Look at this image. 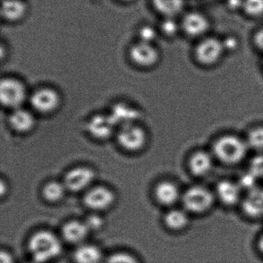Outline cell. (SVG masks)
<instances>
[{
  "label": "cell",
  "instance_id": "35",
  "mask_svg": "<svg viewBox=\"0 0 263 263\" xmlns=\"http://www.w3.org/2000/svg\"><path fill=\"white\" fill-rule=\"evenodd\" d=\"M0 263H14V260L10 252L2 251L0 253Z\"/></svg>",
  "mask_w": 263,
  "mask_h": 263
},
{
  "label": "cell",
  "instance_id": "34",
  "mask_svg": "<svg viewBox=\"0 0 263 263\" xmlns=\"http://www.w3.org/2000/svg\"><path fill=\"white\" fill-rule=\"evenodd\" d=\"M85 223L88 227L89 230H90V229H98L101 228L103 224V221L99 216L91 215L87 218Z\"/></svg>",
  "mask_w": 263,
  "mask_h": 263
},
{
  "label": "cell",
  "instance_id": "31",
  "mask_svg": "<svg viewBox=\"0 0 263 263\" xmlns=\"http://www.w3.org/2000/svg\"><path fill=\"white\" fill-rule=\"evenodd\" d=\"M251 39L255 50L263 55V26L258 27L253 32Z\"/></svg>",
  "mask_w": 263,
  "mask_h": 263
},
{
  "label": "cell",
  "instance_id": "32",
  "mask_svg": "<svg viewBox=\"0 0 263 263\" xmlns=\"http://www.w3.org/2000/svg\"><path fill=\"white\" fill-rule=\"evenodd\" d=\"M141 41L152 44L157 36L156 31L151 27H144L140 31Z\"/></svg>",
  "mask_w": 263,
  "mask_h": 263
},
{
  "label": "cell",
  "instance_id": "29",
  "mask_svg": "<svg viewBox=\"0 0 263 263\" xmlns=\"http://www.w3.org/2000/svg\"><path fill=\"white\" fill-rule=\"evenodd\" d=\"M221 38L226 55L234 54L239 50V40L235 35L228 34Z\"/></svg>",
  "mask_w": 263,
  "mask_h": 263
},
{
  "label": "cell",
  "instance_id": "19",
  "mask_svg": "<svg viewBox=\"0 0 263 263\" xmlns=\"http://www.w3.org/2000/svg\"><path fill=\"white\" fill-rule=\"evenodd\" d=\"M10 124L15 130L21 133L29 132L33 128L35 120L33 115L24 109L17 108L13 110L9 118Z\"/></svg>",
  "mask_w": 263,
  "mask_h": 263
},
{
  "label": "cell",
  "instance_id": "12",
  "mask_svg": "<svg viewBox=\"0 0 263 263\" xmlns=\"http://www.w3.org/2000/svg\"><path fill=\"white\" fill-rule=\"evenodd\" d=\"M240 206L248 218L252 219L263 218V187H257L246 192Z\"/></svg>",
  "mask_w": 263,
  "mask_h": 263
},
{
  "label": "cell",
  "instance_id": "30",
  "mask_svg": "<svg viewBox=\"0 0 263 263\" xmlns=\"http://www.w3.org/2000/svg\"><path fill=\"white\" fill-rule=\"evenodd\" d=\"M105 263H140V261L132 254L121 252L109 255Z\"/></svg>",
  "mask_w": 263,
  "mask_h": 263
},
{
  "label": "cell",
  "instance_id": "8",
  "mask_svg": "<svg viewBox=\"0 0 263 263\" xmlns=\"http://www.w3.org/2000/svg\"><path fill=\"white\" fill-rule=\"evenodd\" d=\"M215 158L212 152L199 150L193 152L187 160V167L193 176L204 178L212 173Z\"/></svg>",
  "mask_w": 263,
  "mask_h": 263
},
{
  "label": "cell",
  "instance_id": "22",
  "mask_svg": "<svg viewBox=\"0 0 263 263\" xmlns=\"http://www.w3.org/2000/svg\"><path fill=\"white\" fill-rule=\"evenodd\" d=\"M102 258V252L93 245H83L75 251L76 263H100Z\"/></svg>",
  "mask_w": 263,
  "mask_h": 263
},
{
  "label": "cell",
  "instance_id": "5",
  "mask_svg": "<svg viewBox=\"0 0 263 263\" xmlns=\"http://www.w3.org/2000/svg\"><path fill=\"white\" fill-rule=\"evenodd\" d=\"M181 33L189 39L198 41L210 35V18L199 10L185 12L180 20Z\"/></svg>",
  "mask_w": 263,
  "mask_h": 263
},
{
  "label": "cell",
  "instance_id": "1",
  "mask_svg": "<svg viewBox=\"0 0 263 263\" xmlns=\"http://www.w3.org/2000/svg\"><path fill=\"white\" fill-rule=\"evenodd\" d=\"M249 150L245 138L234 134H226L214 141L211 152L216 161L232 166L242 162Z\"/></svg>",
  "mask_w": 263,
  "mask_h": 263
},
{
  "label": "cell",
  "instance_id": "6",
  "mask_svg": "<svg viewBox=\"0 0 263 263\" xmlns=\"http://www.w3.org/2000/svg\"><path fill=\"white\" fill-rule=\"evenodd\" d=\"M27 96L25 86L14 78L3 79L0 84V99L3 105L9 108L21 107Z\"/></svg>",
  "mask_w": 263,
  "mask_h": 263
},
{
  "label": "cell",
  "instance_id": "7",
  "mask_svg": "<svg viewBox=\"0 0 263 263\" xmlns=\"http://www.w3.org/2000/svg\"><path fill=\"white\" fill-rule=\"evenodd\" d=\"M214 193L217 201L226 207L240 205L245 194L237 181L229 179L218 181L214 189Z\"/></svg>",
  "mask_w": 263,
  "mask_h": 263
},
{
  "label": "cell",
  "instance_id": "38",
  "mask_svg": "<svg viewBox=\"0 0 263 263\" xmlns=\"http://www.w3.org/2000/svg\"><path fill=\"white\" fill-rule=\"evenodd\" d=\"M123 1H130V0H123Z\"/></svg>",
  "mask_w": 263,
  "mask_h": 263
},
{
  "label": "cell",
  "instance_id": "2",
  "mask_svg": "<svg viewBox=\"0 0 263 263\" xmlns=\"http://www.w3.org/2000/svg\"><path fill=\"white\" fill-rule=\"evenodd\" d=\"M226 56L221 38L211 34L196 41L192 50L195 64L204 69L219 65Z\"/></svg>",
  "mask_w": 263,
  "mask_h": 263
},
{
  "label": "cell",
  "instance_id": "3",
  "mask_svg": "<svg viewBox=\"0 0 263 263\" xmlns=\"http://www.w3.org/2000/svg\"><path fill=\"white\" fill-rule=\"evenodd\" d=\"M29 251L35 263H47L61 254L62 246L58 237L48 231L36 232L30 238Z\"/></svg>",
  "mask_w": 263,
  "mask_h": 263
},
{
  "label": "cell",
  "instance_id": "15",
  "mask_svg": "<svg viewBox=\"0 0 263 263\" xmlns=\"http://www.w3.org/2000/svg\"><path fill=\"white\" fill-rule=\"evenodd\" d=\"M183 192L175 183L170 181L160 182L155 187V197L160 204L172 206L181 201Z\"/></svg>",
  "mask_w": 263,
  "mask_h": 263
},
{
  "label": "cell",
  "instance_id": "20",
  "mask_svg": "<svg viewBox=\"0 0 263 263\" xmlns=\"http://www.w3.org/2000/svg\"><path fill=\"white\" fill-rule=\"evenodd\" d=\"M89 229L86 223L78 221H71L64 224L63 235L69 242L78 243L87 237Z\"/></svg>",
  "mask_w": 263,
  "mask_h": 263
},
{
  "label": "cell",
  "instance_id": "13",
  "mask_svg": "<svg viewBox=\"0 0 263 263\" xmlns=\"http://www.w3.org/2000/svg\"><path fill=\"white\" fill-rule=\"evenodd\" d=\"M95 178V173L91 169L78 167L69 171L64 178V185L69 190L78 192L88 187Z\"/></svg>",
  "mask_w": 263,
  "mask_h": 263
},
{
  "label": "cell",
  "instance_id": "18",
  "mask_svg": "<svg viewBox=\"0 0 263 263\" xmlns=\"http://www.w3.org/2000/svg\"><path fill=\"white\" fill-rule=\"evenodd\" d=\"M164 224L167 229L175 232L184 230L190 224V214L184 209H173L166 213Z\"/></svg>",
  "mask_w": 263,
  "mask_h": 263
},
{
  "label": "cell",
  "instance_id": "37",
  "mask_svg": "<svg viewBox=\"0 0 263 263\" xmlns=\"http://www.w3.org/2000/svg\"><path fill=\"white\" fill-rule=\"evenodd\" d=\"M208 1H210V2H215V1H218V0H208Z\"/></svg>",
  "mask_w": 263,
  "mask_h": 263
},
{
  "label": "cell",
  "instance_id": "9",
  "mask_svg": "<svg viewBox=\"0 0 263 263\" xmlns=\"http://www.w3.org/2000/svg\"><path fill=\"white\" fill-rule=\"evenodd\" d=\"M130 58L136 65L149 68L158 63L159 53L152 44L140 41L130 48Z\"/></svg>",
  "mask_w": 263,
  "mask_h": 263
},
{
  "label": "cell",
  "instance_id": "28",
  "mask_svg": "<svg viewBox=\"0 0 263 263\" xmlns=\"http://www.w3.org/2000/svg\"><path fill=\"white\" fill-rule=\"evenodd\" d=\"M161 31L167 36H176L181 32L180 22L176 21V18H164L161 26Z\"/></svg>",
  "mask_w": 263,
  "mask_h": 263
},
{
  "label": "cell",
  "instance_id": "16",
  "mask_svg": "<svg viewBox=\"0 0 263 263\" xmlns=\"http://www.w3.org/2000/svg\"><path fill=\"white\" fill-rule=\"evenodd\" d=\"M152 4L164 18H177L185 13V0H152Z\"/></svg>",
  "mask_w": 263,
  "mask_h": 263
},
{
  "label": "cell",
  "instance_id": "36",
  "mask_svg": "<svg viewBox=\"0 0 263 263\" xmlns=\"http://www.w3.org/2000/svg\"><path fill=\"white\" fill-rule=\"evenodd\" d=\"M258 250L260 251L261 254L263 255V233L261 234L259 238H258Z\"/></svg>",
  "mask_w": 263,
  "mask_h": 263
},
{
  "label": "cell",
  "instance_id": "33",
  "mask_svg": "<svg viewBox=\"0 0 263 263\" xmlns=\"http://www.w3.org/2000/svg\"><path fill=\"white\" fill-rule=\"evenodd\" d=\"M226 7L230 12H241L243 0H224Z\"/></svg>",
  "mask_w": 263,
  "mask_h": 263
},
{
  "label": "cell",
  "instance_id": "10",
  "mask_svg": "<svg viewBox=\"0 0 263 263\" xmlns=\"http://www.w3.org/2000/svg\"><path fill=\"white\" fill-rule=\"evenodd\" d=\"M60 95L56 90L44 87L36 90L32 95L30 103L33 108L40 113L47 114L58 108L60 104Z\"/></svg>",
  "mask_w": 263,
  "mask_h": 263
},
{
  "label": "cell",
  "instance_id": "27",
  "mask_svg": "<svg viewBox=\"0 0 263 263\" xmlns=\"http://www.w3.org/2000/svg\"><path fill=\"white\" fill-rule=\"evenodd\" d=\"M248 170L259 181L263 180V152L255 153L249 162Z\"/></svg>",
  "mask_w": 263,
  "mask_h": 263
},
{
  "label": "cell",
  "instance_id": "17",
  "mask_svg": "<svg viewBox=\"0 0 263 263\" xmlns=\"http://www.w3.org/2000/svg\"><path fill=\"white\" fill-rule=\"evenodd\" d=\"M115 124L111 117H93L89 122L88 130L95 138L105 139L111 135Z\"/></svg>",
  "mask_w": 263,
  "mask_h": 263
},
{
  "label": "cell",
  "instance_id": "14",
  "mask_svg": "<svg viewBox=\"0 0 263 263\" xmlns=\"http://www.w3.org/2000/svg\"><path fill=\"white\" fill-rule=\"evenodd\" d=\"M115 195L112 191L103 186L93 187L84 196V204L93 210H104L113 204Z\"/></svg>",
  "mask_w": 263,
  "mask_h": 263
},
{
  "label": "cell",
  "instance_id": "25",
  "mask_svg": "<svg viewBox=\"0 0 263 263\" xmlns=\"http://www.w3.org/2000/svg\"><path fill=\"white\" fill-rule=\"evenodd\" d=\"M66 186L58 181H51L44 186L43 195L50 202H56L64 197Z\"/></svg>",
  "mask_w": 263,
  "mask_h": 263
},
{
  "label": "cell",
  "instance_id": "23",
  "mask_svg": "<svg viewBox=\"0 0 263 263\" xmlns=\"http://www.w3.org/2000/svg\"><path fill=\"white\" fill-rule=\"evenodd\" d=\"M245 139L250 150H253L255 153L263 152V125L252 127Z\"/></svg>",
  "mask_w": 263,
  "mask_h": 263
},
{
  "label": "cell",
  "instance_id": "26",
  "mask_svg": "<svg viewBox=\"0 0 263 263\" xmlns=\"http://www.w3.org/2000/svg\"><path fill=\"white\" fill-rule=\"evenodd\" d=\"M258 181H259V180L253 174L251 173L249 170H247L240 175L237 182L239 184L244 193H246V192L253 190V189L258 187Z\"/></svg>",
  "mask_w": 263,
  "mask_h": 263
},
{
  "label": "cell",
  "instance_id": "4",
  "mask_svg": "<svg viewBox=\"0 0 263 263\" xmlns=\"http://www.w3.org/2000/svg\"><path fill=\"white\" fill-rule=\"evenodd\" d=\"M217 200L214 191L205 186L192 185L182 193L183 209L192 215H203L210 212Z\"/></svg>",
  "mask_w": 263,
  "mask_h": 263
},
{
  "label": "cell",
  "instance_id": "11",
  "mask_svg": "<svg viewBox=\"0 0 263 263\" xmlns=\"http://www.w3.org/2000/svg\"><path fill=\"white\" fill-rule=\"evenodd\" d=\"M118 141L126 150L130 152L140 150L145 144V132L141 127L132 124L123 126L118 133Z\"/></svg>",
  "mask_w": 263,
  "mask_h": 263
},
{
  "label": "cell",
  "instance_id": "21",
  "mask_svg": "<svg viewBox=\"0 0 263 263\" xmlns=\"http://www.w3.org/2000/svg\"><path fill=\"white\" fill-rule=\"evenodd\" d=\"M27 11V6L21 0H4L1 13L9 21H18L22 19Z\"/></svg>",
  "mask_w": 263,
  "mask_h": 263
},
{
  "label": "cell",
  "instance_id": "24",
  "mask_svg": "<svg viewBox=\"0 0 263 263\" xmlns=\"http://www.w3.org/2000/svg\"><path fill=\"white\" fill-rule=\"evenodd\" d=\"M241 13L249 19L263 18V0H243Z\"/></svg>",
  "mask_w": 263,
  "mask_h": 263
}]
</instances>
